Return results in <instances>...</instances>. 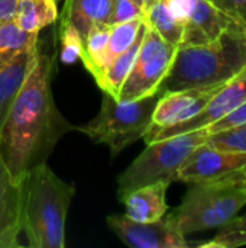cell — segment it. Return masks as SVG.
I'll use <instances>...</instances> for the list:
<instances>
[{"mask_svg":"<svg viewBox=\"0 0 246 248\" xmlns=\"http://www.w3.org/2000/svg\"><path fill=\"white\" fill-rule=\"evenodd\" d=\"M55 51L38 39L36 60L0 132V157L16 182L46 163L59 140L74 129L52 96L51 78Z\"/></svg>","mask_w":246,"mask_h":248,"instance_id":"obj_1","label":"cell"},{"mask_svg":"<svg viewBox=\"0 0 246 248\" xmlns=\"http://www.w3.org/2000/svg\"><path fill=\"white\" fill-rule=\"evenodd\" d=\"M245 68L246 29L233 23L210 42L178 46L159 94L223 83Z\"/></svg>","mask_w":246,"mask_h":248,"instance_id":"obj_2","label":"cell"},{"mask_svg":"<svg viewBox=\"0 0 246 248\" xmlns=\"http://www.w3.org/2000/svg\"><path fill=\"white\" fill-rule=\"evenodd\" d=\"M75 187L59 179L46 163L22 180V232L33 248L65 247V219Z\"/></svg>","mask_w":246,"mask_h":248,"instance_id":"obj_3","label":"cell"},{"mask_svg":"<svg viewBox=\"0 0 246 248\" xmlns=\"http://www.w3.org/2000/svg\"><path fill=\"white\" fill-rule=\"evenodd\" d=\"M246 206V187L233 173L225 177L191 183L183 202L170 215L181 234L219 230Z\"/></svg>","mask_w":246,"mask_h":248,"instance_id":"obj_4","label":"cell"},{"mask_svg":"<svg viewBox=\"0 0 246 248\" xmlns=\"http://www.w3.org/2000/svg\"><path fill=\"white\" fill-rule=\"evenodd\" d=\"M159 96L155 93L138 100L119 102L115 96L103 92L97 116L77 129L93 142L106 144L110 148L112 158H115L125 148L144 138L152 122Z\"/></svg>","mask_w":246,"mask_h":248,"instance_id":"obj_5","label":"cell"},{"mask_svg":"<svg viewBox=\"0 0 246 248\" xmlns=\"http://www.w3.org/2000/svg\"><path fill=\"white\" fill-rule=\"evenodd\" d=\"M207 135L206 129H197L146 144V148L117 177L119 199L146 185L175 182L181 164L194 148L206 142Z\"/></svg>","mask_w":246,"mask_h":248,"instance_id":"obj_6","label":"cell"},{"mask_svg":"<svg viewBox=\"0 0 246 248\" xmlns=\"http://www.w3.org/2000/svg\"><path fill=\"white\" fill-rule=\"evenodd\" d=\"M177 48L146 25L135 62L116 99L119 102H130L159 93V86L173 65Z\"/></svg>","mask_w":246,"mask_h":248,"instance_id":"obj_7","label":"cell"},{"mask_svg":"<svg viewBox=\"0 0 246 248\" xmlns=\"http://www.w3.org/2000/svg\"><path fill=\"white\" fill-rule=\"evenodd\" d=\"M246 100V68L242 70L239 74H236L233 78L228 80L206 103V106L193 118L180 122L177 125L161 128V129H152L146 131L144 135V140L146 144L164 140L168 137L180 135L193 132L197 129H204L210 126L212 124L220 121L223 116H226L229 112H232L235 108H238L242 102Z\"/></svg>","mask_w":246,"mask_h":248,"instance_id":"obj_8","label":"cell"},{"mask_svg":"<svg viewBox=\"0 0 246 248\" xmlns=\"http://www.w3.org/2000/svg\"><path fill=\"white\" fill-rule=\"evenodd\" d=\"M107 225L129 247L186 248L190 246L170 214L152 222H139L130 219L126 214H113L107 217Z\"/></svg>","mask_w":246,"mask_h":248,"instance_id":"obj_9","label":"cell"},{"mask_svg":"<svg viewBox=\"0 0 246 248\" xmlns=\"http://www.w3.org/2000/svg\"><path fill=\"white\" fill-rule=\"evenodd\" d=\"M168 3L184 25L181 45L210 42L236 23L210 0H168Z\"/></svg>","mask_w":246,"mask_h":248,"instance_id":"obj_10","label":"cell"},{"mask_svg":"<svg viewBox=\"0 0 246 248\" xmlns=\"http://www.w3.org/2000/svg\"><path fill=\"white\" fill-rule=\"evenodd\" d=\"M246 166V153L220 150L206 142L193 150L177 171L175 182L200 183L232 174Z\"/></svg>","mask_w":246,"mask_h":248,"instance_id":"obj_11","label":"cell"},{"mask_svg":"<svg viewBox=\"0 0 246 248\" xmlns=\"http://www.w3.org/2000/svg\"><path fill=\"white\" fill-rule=\"evenodd\" d=\"M225 83L162 93L155 106L148 131L168 128L196 116Z\"/></svg>","mask_w":246,"mask_h":248,"instance_id":"obj_12","label":"cell"},{"mask_svg":"<svg viewBox=\"0 0 246 248\" xmlns=\"http://www.w3.org/2000/svg\"><path fill=\"white\" fill-rule=\"evenodd\" d=\"M22 182H16L0 157V248L20 247Z\"/></svg>","mask_w":246,"mask_h":248,"instance_id":"obj_13","label":"cell"},{"mask_svg":"<svg viewBox=\"0 0 246 248\" xmlns=\"http://www.w3.org/2000/svg\"><path fill=\"white\" fill-rule=\"evenodd\" d=\"M170 183L158 182L142 186L120 199L126 208V215L139 222H152L161 219L167 211V190Z\"/></svg>","mask_w":246,"mask_h":248,"instance_id":"obj_14","label":"cell"},{"mask_svg":"<svg viewBox=\"0 0 246 248\" xmlns=\"http://www.w3.org/2000/svg\"><path fill=\"white\" fill-rule=\"evenodd\" d=\"M38 45V44H36ZM36 45L0 68V132L6 118L36 60Z\"/></svg>","mask_w":246,"mask_h":248,"instance_id":"obj_15","label":"cell"},{"mask_svg":"<svg viewBox=\"0 0 246 248\" xmlns=\"http://www.w3.org/2000/svg\"><path fill=\"white\" fill-rule=\"evenodd\" d=\"M115 0H67L61 17L68 20L81 39L96 25L107 23Z\"/></svg>","mask_w":246,"mask_h":248,"instance_id":"obj_16","label":"cell"},{"mask_svg":"<svg viewBox=\"0 0 246 248\" xmlns=\"http://www.w3.org/2000/svg\"><path fill=\"white\" fill-rule=\"evenodd\" d=\"M57 19V0H17L14 22L26 32L39 33Z\"/></svg>","mask_w":246,"mask_h":248,"instance_id":"obj_17","label":"cell"},{"mask_svg":"<svg viewBox=\"0 0 246 248\" xmlns=\"http://www.w3.org/2000/svg\"><path fill=\"white\" fill-rule=\"evenodd\" d=\"M145 28H146V23L144 25V28L141 29L138 38L135 39V42L128 48L125 49L122 54H119L115 60H112L107 67L103 70V73L100 74V77L96 80V83L99 84V87L115 96L117 94L120 86L123 84V81L126 80L133 62H135V58H136V54L141 48V44H142V39H144V33H145Z\"/></svg>","mask_w":246,"mask_h":248,"instance_id":"obj_18","label":"cell"},{"mask_svg":"<svg viewBox=\"0 0 246 248\" xmlns=\"http://www.w3.org/2000/svg\"><path fill=\"white\" fill-rule=\"evenodd\" d=\"M145 23L154 29L167 42L180 46L184 33V25L174 13L168 0H157L144 13Z\"/></svg>","mask_w":246,"mask_h":248,"instance_id":"obj_19","label":"cell"},{"mask_svg":"<svg viewBox=\"0 0 246 248\" xmlns=\"http://www.w3.org/2000/svg\"><path fill=\"white\" fill-rule=\"evenodd\" d=\"M39 39V33L23 31L16 22L9 20L0 26V68L10 64L20 54L32 49Z\"/></svg>","mask_w":246,"mask_h":248,"instance_id":"obj_20","label":"cell"},{"mask_svg":"<svg viewBox=\"0 0 246 248\" xmlns=\"http://www.w3.org/2000/svg\"><path fill=\"white\" fill-rule=\"evenodd\" d=\"M109 35H110V25L101 23L91 28L90 32L83 39V49L80 54V60L84 62L86 68L91 73L94 80L103 71Z\"/></svg>","mask_w":246,"mask_h":248,"instance_id":"obj_21","label":"cell"},{"mask_svg":"<svg viewBox=\"0 0 246 248\" xmlns=\"http://www.w3.org/2000/svg\"><path fill=\"white\" fill-rule=\"evenodd\" d=\"M144 25H145L144 17H139V19H133V20H129V22H123V23H117V25L110 26V35H109L106 54H104L103 70L107 67V64L112 60H115L119 54H122L125 49H128L135 42V39L138 38V35H139L141 29L144 28Z\"/></svg>","mask_w":246,"mask_h":248,"instance_id":"obj_22","label":"cell"},{"mask_svg":"<svg viewBox=\"0 0 246 248\" xmlns=\"http://www.w3.org/2000/svg\"><path fill=\"white\" fill-rule=\"evenodd\" d=\"M199 246L203 248H236L246 246V214L233 218L231 222L219 228L210 241Z\"/></svg>","mask_w":246,"mask_h":248,"instance_id":"obj_23","label":"cell"},{"mask_svg":"<svg viewBox=\"0 0 246 248\" xmlns=\"http://www.w3.org/2000/svg\"><path fill=\"white\" fill-rule=\"evenodd\" d=\"M206 144L220 150L246 153V124L207 135Z\"/></svg>","mask_w":246,"mask_h":248,"instance_id":"obj_24","label":"cell"},{"mask_svg":"<svg viewBox=\"0 0 246 248\" xmlns=\"http://www.w3.org/2000/svg\"><path fill=\"white\" fill-rule=\"evenodd\" d=\"M59 39H61V61L65 64H72L77 58H80L83 49V39L78 31L65 19L61 17L59 28Z\"/></svg>","mask_w":246,"mask_h":248,"instance_id":"obj_25","label":"cell"},{"mask_svg":"<svg viewBox=\"0 0 246 248\" xmlns=\"http://www.w3.org/2000/svg\"><path fill=\"white\" fill-rule=\"evenodd\" d=\"M139 17H144V10L136 3H133L132 0H115L107 25L112 26Z\"/></svg>","mask_w":246,"mask_h":248,"instance_id":"obj_26","label":"cell"},{"mask_svg":"<svg viewBox=\"0 0 246 248\" xmlns=\"http://www.w3.org/2000/svg\"><path fill=\"white\" fill-rule=\"evenodd\" d=\"M244 124H246V100L242 102L238 108H235L232 112H229L226 116H223L220 121L212 124L210 126H207L204 129L207 131L209 135H212V134L222 132V131H226V129H231V128H235V126L244 125Z\"/></svg>","mask_w":246,"mask_h":248,"instance_id":"obj_27","label":"cell"},{"mask_svg":"<svg viewBox=\"0 0 246 248\" xmlns=\"http://www.w3.org/2000/svg\"><path fill=\"white\" fill-rule=\"evenodd\" d=\"M233 22L246 29V0H210Z\"/></svg>","mask_w":246,"mask_h":248,"instance_id":"obj_28","label":"cell"},{"mask_svg":"<svg viewBox=\"0 0 246 248\" xmlns=\"http://www.w3.org/2000/svg\"><path fill=\"white\" fill-rule=\"evenodd\" d=\"M17 0H0V26L14 19Z\"/></svg>","mask_w":246,"mask_h":248,"instance_id":"obj_29","label":"cell"},{"mask_svg":"<svg viewBox=\"0 0 246 248\" xmlns=\"http://www.w3.org/2000/svg\"><path fill=\"white\" fill-rule=\"evenodd\" d=\"M233 176H235V179H236L241 185H244V186L246 187V166H244L241 170L235 171V173H233Z\"/></svg>","mask_w":246,"mask_h":248,"instance_id":"obj_30","label":"cell"},{"mask_svg":"<svg viewBox=\"0 0 246 248\" xmlns=\"http://www.w3.org/2000/svg\"><path fill=\"white\" fill-rule=\"evenodd\" d=\"M132 1H133V3H136V4L144 10V13H145V10H146V9H149V7H151L157 0H132Z\"/></svg>","mask_w":246,"mask_h":248,"instance_id":"obj_31","label":"cell"},{"mask_svg":"<svg viewBox=\"0 0 246 248\" xmlns=\"http://www.w3.org/2000/svg\"><path fill=\"white\" fill-rule=\"evenodd\" d=\"M57 1H58V0H57Z\"/></svg>","mask_w":246,"mask_h":248,"instance_id":"obj_32","label":"cell"}]
</instances>
